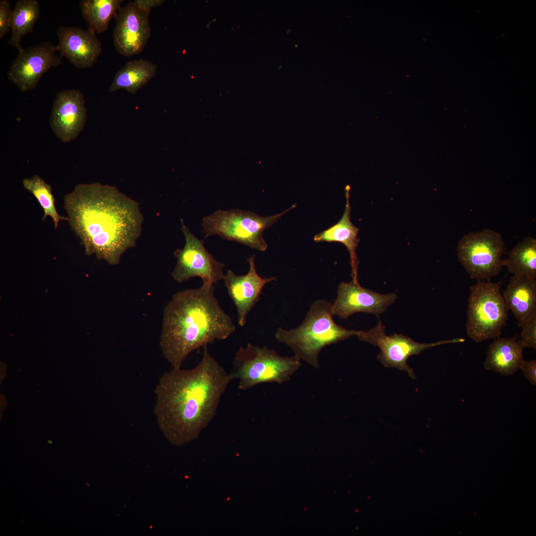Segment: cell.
<instances>
[{"mask_svg":"<svg viewBox=\"0 0 536 536\" xmlns=\"http://www.w3.org/2000/svg\"><path fill=\"white\" fill-rule=\"evenodd\" d=\"M57 52V46L50 42L23 48L10 66L8 79L22 92L34 89L50 68L61 64L63 56Z\"/></svg>","mask_w":536,"mask_h":536,"instance_id":"obj_11","label":"cell"},{"mask_svg":"<svg viewBox=\"0 0 536 536\" xmlns=\"http://www.w3.org/2000/svg\"><path fill=\"white\" fill-rule=\"evenodd\" d=\"M523 347L515 338H497L489 346L485 369L504 375H511L524 360Z\"/></svg>","mask_w":536,"mask_h":536,"instance_id":"obj_19","label":"cell"},{"mask_svg":"<svg viewBox=\"0 0 536 536\" xmlns=\"http://www.w3.org/2000/svg\"><path fill=\"white\" fill-rule=\"evenodd\" d=\"M351 208L347 198L345 209L341 219L336 224L316 234L314 240L316 242H339L347 248L350 256L352 280L357 282L358 261L356 248L359 242V229L351 221Z\"/></svg>","mask_w":536,"mask_h":536,"instance_id":"obj_18","label":"cell"},{"mask_svg":"<svg viewBox=\"0 0 536 536\" xmlns=\"http://www.w3.org/2000/svg\"><path fill=\"white\" fill-rule=\"evenodd\" d=\"M232 378L203 346L194 368H172L160 378L154 408L158 425L172 444L182 446L197 439L212 420Z\"/></svg>","mask_w":536,"mask_h":536,"instance_id":"obj_1","label":"cell"},{"mask_svg":"<svg viewBox=\"0 0 536 536\" xmlns=\"http://www.w3.org/2000/svg\"><path fill=\"white\" fill-rule=\"evenodd\" d=\"M157 69L155 64L144 59L130 61L116 73L109 91L124 89L135 94L155 76Z\"/></svg>","mask_w":536,"mask_h":536,"instance_id":"obj_20","label":"cell"},{"mask_svg":"<svg viewBox=\"0 0 536 536\" xmlns=\"http://www.w3.org/2000/svg\"><path fill=\"white\" fill-rule=\"evenodd\" d=\"M247 260L249 268L246 274L237 275L229 269L223 279L228 294L236 306L240 327L245 326L247 316L259 301L264 287L275 279V277L263 278L258 274L255 255Z\"/></svg>","mask_w":536,"mask_h":536,"instance_id":"obj_15","label":"cell"},{"mask_svg":"<svg viewBox=\"0 0 536 536\" xmlns=\"http://www.w3.org/2000/svg\"><path fill=\"white\" fill-rule=\"evenodd\" d=\"M40 15V5L36 0H18L12 10L9 44L19 52L23 48L20 42L26 35L33 31Z\"/></svg>","mask_w":536,"mask_h":536,"instance_id":"obj_21","label":"cell"},{"mask_svg":"<svg viewBox=\"0 0 536 536\" xmlns=\"http://www.w3.org/2000/svg\"><path fill=\"white\" fill-rule=\"evenodd\" d=\"M12 10L6 0L0 1V38H3L10 28Z\"/></svg>","mask_w":536,"mask_h":536,"instance_id":"obj_26","label":"cell"},{"mask_svg":"<svg viewBox=\"0 0 536 536\" xmlns=\"http://www.w3.org/2000/svg\"><path fill=\"white\" fill-rule=\"evenodd\" d=\"M71 229L80 239L85 254H95L112 265L135 246L143 217L138 203L114 186L80 184L64 197Z\"/></svg>","mask_w":536,"mask_h":536,"instance_id":"obj_2","label":"cell"},{"mask_svg":"<svg viewBox=\"0 0 536 536\" xmlns=\"http://www.w3.org/2000/svg\"><path fill=\"white\" fill-rule=\"evenodd\" d=\"M134 3L144 11L150 13L151 9L159 6L165 2L164 0H135Z\"/></svg>","mask_w":536,"mask_h":536,"instance_id":"obj_28","label":"cell"},{"mask_svg":"<svg viewBox=\"0 0 536 536\" xmlns=\"http://www.w3.org/2000/svg\"><path fill=\"white\" fill-rule=\"evenodd\" d=\"M57 34L58 51L77 68L91 67L101 54V43L95 33L90 29L60 26L57 30Z\"/></svg>","mask_w":536,"mask_h":536,"instance_id":"obj_16","label":"cell"},{"mask_svg":"<svg viewBox=\"0 0 536 536\" xmlns=\"http://www.w3.org/2000/svg\"><path fill=\"white\" fill-rule=\"evenodd\" d=\"M149 14L134 1L118 10L114 17L113 39L115 48L120 54L129 57L143 51L150 35Z\"/></svg>","mask_w":536,"mask_h":536,"instance_id":"obj_12","label":"cell"},{"mask_svg":"<svg viewBox=\"0 0 536 536\" xmlns=\"http://www.w3.org/2000/svg\"><path fill=\"white\" fill-rule=\"evenodd\" d=\"M123 0H82L79 3L81 14L95 33L106 31L113 17L121 7Z\"/></svg>","mask_w":536,"mask_h":536,"instance_id":"obj_23","label":"cell"},{"mask_svg":"<svg viewBox=\"0 0 536 536\" xmlns=\"http://www.w3.org/2000/svg\"><path fill=\"white\" fill-rule=\"evenodd\" d=\"M295 207V205H292L281 213L265 217L240 209L217 210L202 219L204 239L217 235L222 239L265 251L268 245L263 237L264 230L277 222L284 214Z\"/></svg>","mask_w":536,"mask_h":536,"instance_id":"obj_6","label":"cell"},{"mask_svg":"<svg viewBox=\"0 0 536 536\" xmlns=\"http://www.w3.org/2000/svg\"><path fill=\"white\" fill-rule=\"evenodd\" d=\"M86 118L84 96L79 90H63L57 93L50 125L61 141L67 143L76 139L83 129Z\"/></svg>","mask_w":536,"mask_h":536,"instance_id":"obj_13","label":"cell"},{"mask_svg":"<svg viewBox=\"0 0 536 536\" xmlns=\"http://www.w3.org/2000/svg\"><path fill=\"white\" fill-rule=\"evenodd\" d=\"M509 272L515 275L536 279V240L527 237L517 244L502 261Z\"/></svg>","mask_w":536,"mask_h":536,"instance_id":"obj_22","label":"cell"},{"mask_svg":"<svg viewBox=\"0 0 536 536\" xmlns=\"http://www.w3.org/2000/svg\"><path fill=\"white\" fill-rule=\"evenodd\" d=\"M503 297L519 327L536 315V279L514 275Z\"/></svg>","mask_w":536,"mask_h":536,"instance_id":"obj_17","label":"cell"},{"mask_svg":"<svg viewBox=\"0 0 536 536\" xmlns=\"http://www.w3.org/2000/svg\"><path fill=\"white\" fill-rule=\"evenodd\" d=\"M24 188L33 194L38 201L44 211L42 220L50 216L53 220L55 228H58L60 220H68V217L60 215L55 205V198L52 192V187L38 175L30 178H24L22 181Z\"/></svg>","mask_w":536,"mask_h":536,"instance_id":"obj_24","label":"cell"},{"mask_svg":"<svg viewBox=\"0 0 536 536\" xmlns=\"http://www.w3.org/2000/svg\"><path fill=\"white\" fill-rule=\"evenodd\" d=\"M521 339L518 341L524 349L532 348L536 350V315L525 323L522 326Z\"/></svg>","mask_w":536,"mask_h":536,"instance_id":"obj_25","label":"cell"},{"mask_svg":"<svg viewBox=\"0 0 536 536\" xmlns=\"http://www.w3.org/2000/svg\"><path fill=\"white\" fill-rule=\"evenodd\" d=\"M222 309L213 285L175 293L163 315L160 347L172 368H181L192 351L214 340L226 339L235 331Z\"/></svg>","mask_w":536,"mask_h":536,"instance_id":"obj_3","label":"cell"},{"mask_svg":"<svg viewBox=\"0 0 536 536\" xmlns=\"http://www.w3.org/2000/svg\"><path fill=\"white\" fill-rule=\"evenodd\" d=\"M395 293L382 294L362 287L353 280L341 282L337 287V297L332 306L334 315L347 319L350 315L363 312L377 317L393 304Z\"/></svg>","mask_w":536,"mask_h":536,"instance_id":"obj_14","label":"cell"},{"mask_svg":"<svg viewBox=\"0 0 536 536\" xmlns=\"http://www.w3.org/2000/svg\"><path fill=\"white\" fill-rule=\"evenodd\" d=\"M466 328L477 342L498 338L508 317V308L499 282L477 280L470 286Z\"/></svg>","mask_w":536,"mask_h":536,"instance_id":"obj_7","label":"cell"},{"mask_svg":"<svg viewBox=\"0 0 536 536\" xmlns=\"http://www.w3.org/2000/svg\"><path fill=\"white\" fill-rule=\"evenodd\" d=\"M385 327L379 320L377 325L368 331H359L356 336L361 341L369 342L380 349L378 360L386 367L396 368L407 372L412 379L416 378L413 370L407 363L411 356L418 355L423 350L441 344L463 342V338L441 340L430 343H421L402 334L387 335Z\"/></svg>","mask_w":536,"mask_h":536,"instance_id":"obj_10","label":"cell"},{"mask_svg":"<svg viewBox=\"0 0 536 536\" xmlns=\"http://www.w3.org/2000/svg\"><path fill=\"white\" fill-rule=\"evenodd\" d=\"M233 365L232 379L238 380L239 389L246 390L262 383L289 381L301 362L295 356H282L274 349L248 343L237 350Z\"/></svg>","mask_w":536,"mask_h":536,"instance_id":"obj_5","label":"cell"},{"mask_svg":"<svg viewBox=\"0 0 536 536\" xmlns=\"http://www.w3.org/2000/svg\"><path fill=\"white\" fill-rule=\"evenodd\" d=\"M525 378L533 385H536V360L531 361L523 360L520 368Z\"/></svg>","mask_w":536,"mask_h":536,"instance_id":"obj_27","label":"cell"},{"mask_svg":"<svg viewBox=\"0 0 536 536\" xmlns=\"http://www.w3.org/2000/svg\"><path fill=\"white\" fill-rule=\"evenodd\" d=\"M332 306L325 300H316L299 326L290 330L279 327L276 339L290 347L299 360L319 367V355L324 347L356 335L358 332L336 324Z\"/></svg>","mask_w":536,"mask_h":536,"instance_id":"obj_4","label":"cell"},{"mask_svg":"<svg viewBox=\"0 0 536 536\" xmlns=\"http://www.w3.org/2000/svg\"><path fill=\"white\" fill-rule=\"evenodd\" d=\"M504 244L501 235L490 229L469 232L459 241V262L472 278L490 280L503 266Z\"/></svg>","mask_w":536,"mask_h":536,"instance_id":"obj_8","label":"cell"},{"mask_svg":"<svg viewBox=\"0 0 536 536\" xmlns=\"http://www.w3.org/2000/svg\"><path fill=\"white\" fill-rule=\"evenodd\" d=\"M181 230L185 236V244L174 253L176 265L171 275L179 283L199 276L204 286H211L223 280L224 264L217 261L204 246V240L197 238L181 219Z\"/></svg>","mask_w":536,"mask_h":536,"instance_id":"obj_9","label":"cell"}]
</instances>
